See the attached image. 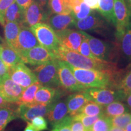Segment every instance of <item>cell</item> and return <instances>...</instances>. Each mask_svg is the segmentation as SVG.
<instances>
[{
    "label": "cell",
    "instance_id": "cell-34",
    "mask_svg": "<svg viewBox=\"0 0 131 131\" xmlns=\"http://www.w3.org/2000/svg\"><path fill=\"white\" fill-rule=\"evenodd\" d=\"M100 116H89L83 114H78L73 116V119L80 121L83 124L86 130L91 129L94 123L99 118Z\"/></svg>",
    "mask_w": 131,
    "mask_h": 131
},
{
    "label": "cell",
    "instance_id": "cell-9",
    "mask_svg": "<svg viewBox=\"0 0 131 131\" xmlns=\"http://www.w3.org/2000/svg\"><path fill=\"white\" fill-rule=\"evenodd\" d=\"M8 75L15 83L25 89L37 81L35 75L24 63H20L9 69Z\"/></svg>",
    "mask_w": 131,
    "mask_h": 131
},
{
    "label": "cell",
    "instance_id": "cell-16",
    "mask_svg": "<svg viewBox=\"0 0 131 131\" xmlns=\"http://www.w3.org/2000/svg\"><path fill=\"white\" fill-rule=\"evenodd\" d=\"M67 92L62 88L41 86L36 92L34 103L48 105L59 98L63 97Z\"/></svg>",
    "mask_w": 131,
    "mask_h": 131
},
{
    "label": "cell",
    "instance_id": "cell-23",
    "mask_svg": "<svg viewBox=\"0 0 131 131\" xmlns=\"http://www.w3.org/2000/svg\"><path fill=\"white\" fill-rule=\"evenodd\" d=\"M1 45L2 50L0 55V58L8 68H10L11 67L14 66L18 63H24L20 55L14 49L8 45L6 42Z\"/></svg>",
    "mask_w": 131,
    "mask_h": 131
},
{
    "label": "cell",
    "instance_id": "cell-27",
    "mask_svg": "<svg viewBox=\"0 0 131 131\" xmlns=\"http://www.w3.org/2000/svg\"><path fill=\"white\" fill-rule=\"evenodd\" d=\"M23 15L24 10L21 9L15 1L8 7L5 13V23L7 22H16L23 24Z\"/></svg>",
    "mask_w": 131,
    "mask_h": 131
},
{
    "label": "cell",
    "instance_id": "cell-22",
    "mask_svg": "<svg viewBox=\"0 0 131 131\" xmlns=\"http://www.w3.org/2000/svg\"><path fill=\"white\" fill-rule=\"evenodd\" d=\"M116 38L119 56L131 63V21L122 35Z\"/></svg>",
    "mask_w": 131,
    "mask_h": 131
},
{
    "label": "cell",
    "instance_id": "cell-1",
    "mask_svg": "<svg viewBox=\"0 0 131 131\" xmlns=\"http://www.w3.org/2000/svg\"><path fill=\"white\" fill-rule=\"evenodd\" d=\"M53 53L55 58L66 62L75 68L114 72L118 69L117 63L91 58L81 55L79 52L59 46Z\"/></svg>",
    "mask_w": 131,
    "mask_h": 131
},
{
    "label": "cell",
    "instance_id": "cell-24",
    "mask_svg": "<svg viewBox=\"0 0 131 131\" xmlns=\"http://www.w3.org/2000/svg\"><path fill=\"white\" fill-rule=\"evenodd\" d=\"M21 25L16 22H7L4 25L6 42L15 50H16Z\"/></svg>",
    "mask_w": 131,
    "mask_h": 131
},
{
    "label": "cell",
    "instance_id": "cell-47",
    "mask_svg": "<svg viewBox=\"0 0 131 131\" xmlns=\"http://www.w3.org/2000/svg\"><path fill=\"white\" fill-rule=\"evenodd\" d=\"M24 131H38L37 130L35 127L32 126V124L30 123V122H27V124L26 127L24 129Z\"/></svg>",
    "mask_w": 131,
    "mask_h": 131
},
{
    "label": "cell",
    "instance_id": "cell-15",
    "mask_svg": "<svg viewBox=\"0 0 131 131\" xmlns=\"http://www.w3.org/2000/svg\"><path fill=\"white\" fill-rule=\"evenodd\" d=\"M69 115L66 99L61 97L50 104L46 117L53 127L61 123Z\"/></svg>",
    "mask_w": 131,
    "mask_h": 131
},
{
    "label": "cell",
    "instance_id": "cell-41",
    "mask_svg": "<svg viewBox=\"0 0 131 131\" xmlns=\"http://www.w3.org/2000/svg\"><path fill=\"white\" fill-rule=\"evenodd\" d=\"M71 131H86L83 124L80 121L73 119L70 125Z\"/></svg>",
    "mask_w": 131,
    "mask_h": 131
},
{
    "label": "cell",
    "instance_id": "cell-21",
    "mask_svg": "<svg viewBox=\"0 0 131 131\" xmlns=\"http://www.w3.org/2000/svg\"><path fill=\"white\" fill-rule=\"evenodd\" d=\"M90 100L84 90L70 94L66 98L69 114L72 117L76 115L79 113L82 107Z\"/></svg>",
    "mask_w": 131,
    "mask_h": 131
},
{
    "label": "cell",
    "instance_id": "cell-38",
    "mask_svg": "<svg viewBox=\"0 0 131 131\" xmlns=\"http://www.w3.org/2000/svg\"><path fill=\"white\" fill-rule=\"evenodd\" d=\"M15 1V0H0V24L3 26L5 24V13L8 7Z\"/></svg>",
    "mask_w": 131,
    "mask_h": 131
},
{
    "label": "cell",
    "instance_id": "cell-28",
    "mask_svg": "<svg viewBox=\"0 0 131 131\" xmlns=\"http://www.w3.org/2000/svg\"><path fill=\"white\" fill-rule=\"evenodd\" d=\"M17 109L18 107H0V131H3L11 121L18 117Z\"/></svg>",
    "mask_w": 131,
    "mask_h": 131
},
{
    "label": "cell",
    "instance_id": "cell-53",
    "mask_svg": "<svg viewBox=\"0 0 131 131\" xmlns=\"http://www.w3.org/2000/svg\"><path fill=\"white\" fill-rule=\"evenodd\" d=\"M86 131H92L91 129H89V130H86Z\"/></svg>",
    "mask_w": 131,
    "mask_h": 131
},
{
    "label": "cell",
    "instance_id": "cell-49",
    "mask_svg": "<svg viewBox=\"0 0 131 131\" xmlns=\"http://www.w3.org/2000/svg\"><path fill=\"white\" fill-rule=\"evenodd\" d=\"M110 131H125V129L119 128V127L112 126L110 129Z\"/></svg>",
    "mask_w": 131,
    "mask_h": 131
},
{
    "label": "cell",
    "instance_id": "cell-32",
    "mask_svg": "<svg viewBox=\"0 0 131 131\" xmlns=\"http://www.w3.org/2000/svg\"><path fill=\"white\" fill-rule=\"evenodd\" d=\"M112 127L110 118L101 115L91 127L92 131H109Z\"/></svg>",
    "mask_w": 131,
    "mask_h": 131
},
{
    "label": "cell",
    "instance_id": "cell-18",
    "mask_svg": "<svg viewBox=\"0 0 131 131\" xmlns=\"http://www.w3.org/2000/svg\"><path fill=\"white\" fill-rule=\"evenodd\" d=\"M43 7L34 1L28 7L24 10L23 25L30 27L35 24L47 20Z\"/></svg>",
    "mask_w": 131,
    "mask_h": 131
},
{
    "label": "cell",
    "instance_id": "cell-7",
    "mask_svg": "<svg viewBox=\"0 0 131 131\" xmlns=\"http://www.w3.org/2000/svg\"><path fill=\"white\" fill-rule=\"evenodd\" d=\"M90 100L103 106L115 101H123L125 95L119 90L111 88H86L84 90Z\"/></svg>",
    "mask_w": 131,
    "mask_h": 131
},
{
    "label": "cell",
    "instance_id": "cell-43",
    "mask_svg": "<svg viewBox=\"0 0 131 131\" xmlns=\"http://www.w3.org/2000/svg\"><path fill=\"white\" fill-rule=\"evenodd\" d=\"M34 0H15V2L23 10H25L32 4Z\"/></svg>",
    "mask_w": 131,
    "mask_h": 131
},
{
    "label": "cell",
    "instance_id": "cell-3",
    "mask_svg": "<svg viewBox=\"0 0 131 131\" xmlns=\"http://www.w3.org/2000/svg\"><path fill=\"white\" fill-rule=\"evenodd\" d=\"M88 38L92 53L98 59L104 61L117 63L119 57L117 42H108L92 37L83 31Z\"/></svg>",
    "mask_w": 131,
    "mask_h": 131
},
{
    "label": "cell",
    "instance_id": "cell-17",
    "mask_svg": "<svg viewBox=\"0 0 131 131\" xmlns=\"http://www.w3.org/2000/svg\"><path fill=\"white\" fill-rule=\"evenodd\" d=\"M39 45H40V43L30 27L21 24L18 37L16 51L20 55L23 52Z\"/></svg>",
    "mask_w": 131,
    "mask_h": 131
},
{
    "label": "cell",
    "instance_id": "cell-12",
    "mask_svg": "<svg viewBox=\"0 0 131 131\" xmlns=\"http://www.w3.org/2000/svg\"><path fill=\"white\" fill-rule=\"evenodd\" d=\"M60 41V46L70 50L78 52L84 38L83 31L67 29L56 33Z\"/></svg>",
    "mask_w": 131,
    "mask_h": 131
},
{
    "label": "cell",
    "instance_id": "cell-31",
    "mask_svg": "<svg viewBox=\"0 0 131 131\" xmlns=\"http://www.w3.org/2000/svg\"><path fill=\"white\" fill-rule=\"evenodd\" d=\"M49 4L53 14H70L72 12L68 0H49Z\"/></svg>",
    "mask_w": 131,
    "mask_h": 131
},
{
    "label": "cell",
    "instance_id": "cell-44",
    "mask_svg": "<svg viewBox=\"0 0 131 131\" xmlns=\"http://www.w3.org/2000/svg\"><path fill=\"white\" fill-rule=\"evenodd\" d=\"M16 105H18L16 103L9 102L5 100L0 94V107H15Z\"/></svg>",
    "mask_w": 131,
    "mask_h": 131
},
{
    "label": "cell",
    "instance_id": "cell-36",
    "mask_svg": "<svg viewBox=\"0 0 131 131\" xmlns=\"http://www.w3.org/2000/svg\"><path fill=\"white\" fill-rule=\"evenodd\" d=\"M30 123L38 131L47 130L48 129L46 119L42 116H38L35 117L31 120Z\"/></svg>",
    "mask_w": 131,
    "mask_h": 131
},
{
    "label": "cell",
    "instance_id": "cell-46",
    "mask_svg": "<svg viewBox=\"0 0 131 131\" xmlns=\"http://www.w3.org/2000/svg\"><path fill=\"white\" fill-rule=\"evenodd\" d=\"M123 102H124V104L127 106L131 112V92L126 95L123 100Z\"/></svg>",
    "mask_w": 131,
    "mask_h": 131
},
{
    "label": "cell",
    "instance_id": "cell-42",
    "mask_svg": "<svg viewBox=\"0 0 131 131\" xmlns=\"http://www.w3.org/2000/svg\"><path fill=\"white\" fill-rule=\"evenodd\" d=\"M100 0H83V2L88 6L92 10H98L99 8Z\"/></svg>",
    "mask_w": 131,
    "mask_h": 131
},
{
    "label": "cell",
    "instance_id": "cell-4",
    "mask_svg": "<svg viewBox=\"0 0 131 131\" xmlns=\"http://www.w3.org/2000/svg\"><path fill=\"white\" fill-rule=\"evenodd\" d=\"M41 86L61 88L59 81L57 59L36 66L32 70Z\"/></svg>",
    "mask_w": 131,
    "mask_h": 131
},
{
    "label": "cell",
    "instance_id": "cell-14",
    "mask_svg": "<svg viewBox=\"0 0 131 131\" xmlns=\"http://www.w3.org/2000/svg\"><path fill=\"white\" fill-rule=\"evenodd\" d=\"M50 104L32 103L28 104H20L17 109L18 117L27 122H30L33 118L38 116L46 117Z\"/></svg>",
    "mask_w": 131,
    "mask_h": 131
},
{
    "label": "cell",
    "instance_id": "cell-45",
    "mask_svg": "<svg viewBox=\"0 0 131 131\" xmlns=\"http://www.w3.org/2000/svg\"><path fill=\"white\" fill-rule=\"evenodd\" d=\"M8 71H9V68L0 58V78L8 74Z\"/></svg>",
    "mask_w": 131,
    "mask_h": 131
},
{
    "label": "cell",
    "instance_id": "cell-40",
    "mask_svg": "<svg viewBox=\"0 0 131 131\" xmlns=\"http://www.w3.org/2000/svg\"><path fill=\"white\" fill-rule=\"evenodd\" d=\"M68 1L72 13L74 16L79 11L80 6L83 2V0H68Z\"/></svg>",
    "mask_w": 131,
    "mask_h": 131
},
{
    "label": "cell",
    "instance_id": "cell-54",
    "mask_svg": "<svg viewBox=\"0 0 131 131\" xmlns=\"http://www.w3.org/2000/svg\"><path fill=\"white\" fill-rule=\"evenodd\" d=\"M130 20H131V15H130Z\"/></svg>",
    "mask_w": 131,
    "mask_h": 131
},
{
    "label": "cell",
    "instance_id": "cell-26",
    "mask_svg": "<svg viewBox=\"0 0 131 131\" xmlns=\"http://www.w3.org/2000/svg\"><path fill=\"white\" fill-rule=\"evenodd\" d=\"M114 4V0H100L98 10L106 21L115 26L116 20Z\"/></svg>",
    "mask_w": 131,
    "mask_h": 131
},
{
    "label": "cell",
    "instance_id": "cell-20",
    "mask_svg": "<svg viewBox=\"0 0 131 131\" xmlns=\"http://www.w3.org/2000/svg\"><path fill=\"white\" fill-rule=\"evenodd\" d=\"M75 21L76 19L72 12L70 14H53L47 19V24L53 29L55 33L69 29L70 26L74 24Z\"/></svg>",
    "mask_w": 131,
    "mask_h": 131
},
{
    "label": "cell",
    "instance_id": "cell-10",
    "mask_svg": "<svg viewBox=\"0 0 131 131\" xmlns=\"http://www.w3.org/2000/svg\"><path fill=\"white\" fill-rule=\"evenodd\" d=\"M105 19L101 15L92 11L85 18L75 21L73 25L80 30L98 32L107 29V24Z\"/></svg>",
    "mask_w": 131,
    "mask_h": 131
},
{
    "label": "cell",
    "instance_id": "cell-50",
    "mask_svg": "<svg viewBox=\"0 0 131 131\" xmlns=\"http://www.w3.org/2000/svg\"><path fill=\"white\" fill-rule=\"evenodd\" d=\"M131 15V0H124Z\"/></svg>",
    "mask_w": 131,
    "mask_h": 131
},
{
    "label": "cell",
    "instance_id": "cell-48",
    "mask_svg": "<svg viewBox=\"0 0 131 131\" xmlns=\"http://www.w3.org/2000/svg\"><path fill=\"white\" fill-rule=\"evenodd\" d=\"M36 2H37L42 7H44L45 6H46L47 3H48L49 0H34Z\"/></svg>",
    "mask_w": 131,
    "mask_h": 131
},
{
    "label": "cell",
    "instance_id": "cell-25",
    "mask_svg": "<svg viewBox=\"0 0 131 131\" xmlns=\"http://www.w3.org/2000/svg\"><path fill=\"white\" fill-rule=\"evenodd\" d=\"M130 112L129 108L124 103L120 101H115L104 106L103 115L109 118H112L124 113Z\"/></svg>",
    "mask_w": 131,
    "mask_h": 131
},
{
    "label": "cell",
    "instance_id": "cell-39",
    "mask_svg": "<svg viewBox=\"0 0 131 131\" xmlns=\"http://www.w3.org/2000/svg\"><path fill=\"white\" fill-rule=\"evenodd\" d=\"M92 12V10L91 8L87 6L84 2H83L80 6L79 11L77 14L74 15V17L76 20H80V19L85 18L88 15H89Z\"/></svg>",
    "mask_w": 131,
    "mask_h": 131
},
{
    "label": "cell",
    "instance_id": "cell-6",
    "mask_svg": "<svg viewBox=\"0 0 131 131\" xmlns=\"http://www.w3.org/2000/svg\"><path fill=\"white\" fill-rule=\"evenodd\" d=\"M57 63L59 81L62 89L68 92L72 93L84 91L86 89L75 77L68 63L57 59Z\"/></svg>",
    "mask_w": 131,
    "mask_h": 131
},
{
    "label": "cell",
    "instance_id": "cell-37",
    "mask_svg": "<svg viewBox=\"0 0 131 131\" xmlns=\"http://www.w3.org/2000/svg\"><path fill=\"white\" fill-rule=\"evenodd\" d=\"M73 120V117L70 115L61 123L52 127L51 131H71L70 125Z\"/></svg>",
    "mask_w": 131,
    "mask_h": 131
},
{
    "label": "cell",
    "instance_id": "cell-8",
    "mask_svg": "<svg viewBox=\"0 0 131 131\" xmlns=\"http://www.w3.org/2000/svg\"><path fill=\"white\" fill-rule=\"evenodd\" d=\"M20 56L24 63L32 66L41 65L56 59L53 52L41 45L23 52Z\"/></svg>",
    "mask_w": 131,
    "mask_h": 131
},
{
    "label": "cell",
    "instance_id": "cell-11",
    "mask_svg": "<svg viewBox=\"0 0 131 131\" xmlns=\"http://www.w3.org/2000/svg\"><path fill=\"white\" fill-rule=\"evenodd\" d=\"M24 89L15 83L8 74L0 78V94L9 102H18Z\"/></svg>",
    "mask_w": 131,
    "mask_h": 131
},
{
    "label": "cell",
    "instance_id": "cell-19",
    "mask_svg": "<svg viewBox=\"0 0 131 131\" xmlns=\"http://www.w3.org/2000/svg\"><path fill=\"white\" fill-rule=\"evenodd\" d=\"M113 89L122 91L125 95L131 92V63L115 72Z\"/></svg>",
    "mask_w": 131,
    "mask_h": 131
},
{
    "label": "cell",
    "instance_id": "cell-33",
    "mask_svg": "<svg viewBox=\"0 0 131 131\" xmlns=\"http://www.w3.org/2000/svg\"><path fill=\"white\" fill-rule=\"evenodd\" d=\"M112 126L124 129L129 123H131V114L124 113L110 118Z\"/></svg>",
    "mask_w": 131,
    "mask_h": 131
},
{
    "label": "cell",
    "instance_id": "cell-35",
    "mask_svg": "<svg viewBox=\"0 0 131 131\" xmlns=\"http://www.w3.org/2000/svg\"><path fill=\"white\" fill-rule=\"evenodd\" d=\"M82 31V30H81ZM83 34H84V32H83ZM80 53H81V55H84L85 57H89V58H97L94 55V54L92 53L91 49H90L89 42H88V38H87L86 36L84 34V38L82 40L81 43L80 45V46L78 49V51Z\"/></svg>",
    "mask_w": 131,
    "mask_h": 131
},
{
    "label": "cell",
    "instance_id": "cell-13",
    "mask_svg": "<svg viewBox=\"0 0 131 131\" xmlns=\"http://www.w3.org/2000/svg\"><path fill=\"white\" fill-rule=\"evenodd\" d=\"M114 14L116 20V37L124 32L130 22V14L124 0H114Z\"/></svg>",
    "mask_w": 131,
    "mask_h": 131
},
{
    "label": "cell",
    "instance_id": "cell-29",
    "mask_svg": "<svg viewBox=\"0 0 131 131\" xmlns=\"http://www.w3.org/2000/svg\"><path fill=\"white\" fill-rule=\"evenodd\" d=\"M41 86V84L38 81H36L30 86L25 88L23 91L22 94L17 104H28L34 103L35 94L38 89Z\"/></svg>",
    "mask_w": 131,
    "mask_h": 131
},
{
    "label": "cell",
    "instance_id": "cell-52",
    "mask_svg": "<svg viewBox=\"0 0 131 131\" xmlns=\"http://www.w3.org/2000/svg\"><path fill=\"white\" fill-rule=\"evenodd\" d=\"M1 50H2V45H0V55H1Z\"/></svg>",
    "mask_w": 131,
    "mask_h": 131
},
{
    "label": "cell",
    "instance_id": "cell-5",
    "mask_svg": "<svg viewBox=\"0 0 131 131\" xmlns=\"http://www.w3.org/2000/svg\"><path fill=\"white\" fill-rule=\"evenodd\" d=\"M30 28L41 46L52 52L60 46L58 36L47 23H39Z\"/></svg>",
    "mask_w": 131,
    "mask_h": 131
},
{
    "label": "cell",
    "instance_id": "cell-56",
    "mask_svg": "<svg viewBox=\"0 0 131 131\" xmlns=\"http://www.w3.org/2000/svg\"></svg>",
    "mask_w": 131,
    "mask_h": 131
},
{
    "label": "cell",
    "instance_id": "cell-51",
    "mask_svg": "<svg viewBox=\"0 0 131 131\" xmlns=\"http://www.w3.org/2000/svg\"><path fill=\"white\" fill-rule=\"evenodd\" d=\"M124 129H125V131H131V123L127 124Z\"/></svg>",
    "mask_w": 131,
    "mask_h": 131
},
{
    "label": "cell",
    "instance_id": "cell-55",
    "mask_svg": "<svg viewBox=\"0 0 131 131\" xmlns=\"http://www.w3.org/2000/svg\"><path fill=\"white\" fill-rule=\"evenodd\" d=\"M109 131H110V130H109Z\"/></svg>",
    "mask_w": 131,
    "mask_h": 131
},
{
    "label": "cell",
    "instance_id": "cell-2",
    "mask_svg": "<svg viewBox=\"0 0 131 131\" xmlns=\"http://www.w3.org/2000/svg\"><path fill=\"white\" fill-rule=\"evenodd\" d=\"M69 66L77 81L86 88H96L113 89L114 73L115 71L77 68L70 64Z\"/></svg>",
    "mask_w": 131,
    "mask_h": 131
},
{
    "label": "cell",
    "instance_id": "cell-30",
    "mask_svg": "<svg viewBox=\"0 0 131 131\" xmlns=\"http://www.w3.org/2000/svg\"><path fill=\"white\" fill-rule=\"evenodd\" d=\"M103 107L104 106L90 100L82 107L78 114L89 116H100L103 115Z\"/></svg>",
    "mask_w": 131,
    "mask_h": 131
}]
</instances>
